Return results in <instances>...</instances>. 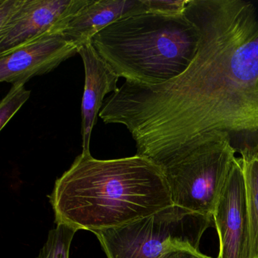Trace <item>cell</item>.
<instances>
[{
    "label": "cell",
    "mask_w": 258,
    "mask_h": 258,
    "mask_svg": "<svg viewBox=\"0 0 258 258\" xmlns=\"http://www.w3.org/2000/svg\"><path fill=\"white\" fill-rule=\"evenodd\" d=\"M77 232L68 225H57L56 228L49 231L37 258H69L71 244Z\"/></svg>",
    "instance_id": "12"
},
{
    "label": "cell",
    "mask_w": 258,
    "mask_h": 258,
    "mask_svg": "<svg viewBox=\"0 0 258 258\" xmlns=\"http://www.w3.org/2000/svg\"><path fill=\"white\" fill-rule=\"evenodd\" d=\"M147 11L166 16L179 17L185 15L188 0H143Z\"/></svg>",
    "instance_id": "14"
},
{
    "label": "cell",
    "mask_w": 258,
    "mask_h": 258,
    "mask_svg": "<svg viewBox=\"0 0 258 258\" xmlns=\"http://www.w3.org/2000/svg\"><path fill=\"white\" fill-rule=\"evenodd\" d=\"M24 83H15L0 103V130L2 131L13 116L29 99L31 91L25 89Z\"/></svg>",
    "instance_id": "13"
},
{
    "label": "cell",
    "mask_w": 258,
    "mask_h": 258,
    "mask_svg": "<svg viewBox=\"0 0 258 258\" xmlns=\"http://www.w3.org/2000/svg\"><path fill=\"white\" fill-rule=\"evenodd\" d=\"M212 219L173 205L119 227L93 232L107 258H166L199 250Z\"/></svg>",
    "instance_id": "4"
},
{
    "label": "cell",
    "mask_w": 258,
    "mask_h": 258,
    "mask_svg": "<svg viewBox=\"0 0 258 258\" xmlns=\"http://www.w3.org/2000/svg\"><path fill=\"white\" fill-rule=\"evenodd\" d=\"M236 153L228 134L220 133L161 166L173 205L213 220Z\"/></svg>",
    "instance_id": "5"
},
{
    "label": "cell",
    "mask_w": 258,
    "mask_h": 258,
    "mask_svg": "<svg viewBox=\"0 0 258 258\" xmlns=\"http://www.w3.org/2000/svg\"><path fill=\"white\" fill-rule=\"evenodd\" d=\"M86 0H0V53L52 29Z\"/></svg>",
    "instance_id": "6"
},
{
    "label": "cell",
    "mask_w": 258,
    "mask_h": 258,
    "mask_svg": "<svg viewBox=\"0 0 258 258\" xmlns=\"http://www.w3.org/2000/svg\"><path fill=\"white\" fill-rule=\"evenodd\" d=\"M166 258H212L204 254L199 250H181L171 253Z\"/></svg>",
    "instance_id": "15"
},
{
    "label": "cell",
    "mask_w": 258,
    "mask_h": 258,
    "mask_svg": "<svg viewBox=\"0 0 258 258\" xmlns=\"http://www.w3.org/2000/svg\"><path fill=\"white\" fill-rule=\"evenodd\" d=\"M79 47L61 31L52 29L14 48L0 53V81L24 83L46 75L63 61L75 56Z\"/></svg>",
    "instance_id": "8"
},
{
    "label": "cell",
    "mask_w": 258,
    "mask_h": 258,
    "mask_svg": "<svg viewBox=\"0 0 258 258\" xmlns=\"http://www.w3.org/2000/svg\"><path fill=\"white\" fill-rule=\"evenodd\" d=\"M85 71V84L81 105V135L83 152H90L93 127L103 106L105 96L118 89L120 77L99 55L91 42L83 45L78 52Z\"/></svg>",
    "instance_id": "9"
},
{
    "label": "cell",
    "mask_w": 258,
    "mask_h": 258,
    "mask_svg": "<svg viewBox=\"0 0 258 258\" xmlns=\"http://www.w3.org/2000/svg\"><path fill=\"white\" fill-rule=\"evenodd\" d=\"M219 237L217 258H249L250 235L245 185L240 157H235L213 213Z\"/></svg>",
    "instance_id": "7"
},
{
    "label": "cell",
    "mask_w": 258,
    "mask_h": 258,
    "mask_svg": "<svg viewBox=\"0 0 258 258\" xmlns=\"http://www.w3.org/2000/svg\"><path fill=\"white\" fill-rule=\"evenodd\" d=\"M143 11H147L143 0H86L83 7L66 18L58 28L80 49L120 18Z\"/></svg>",
    "instance_id": "10"
},
{
    "label": "cell",
    "mask_w": 258,
    "mask_h": 258,
    "mask_svg": "<svg viewBox=\"0 0 258 258\" xmlns=\"http://www.w3.org/2000/svg\"><path fill=\"white\" fill-rule=\"evenodd\" d=\"M49 199L56 225L93 233L174 205L161 167L137 154L99 160L82 152L56 179Z\"/></svg>",
    "instance_id": "2"
},
{
    "label": "cell",
    "mask_w": 258,
    "mask_h": 258,
    "mask_svg": "<svg viewBox=\"0 0 258 258\" xmlns=\"http://www.w3.org/2000/svg\"><path fill=\"white\" fill-rule=\"evenodd\" d=\"M200 37L199 27L186 11L179 17L143 11L113 22L91 43L120 78L158 85L186 70Z\"/></svg>",
    "instance_id": "3"
},
{
    "label": "cell",
    "mask_w": 258,
    "mask_h": 258,
    "mask_svg": "<svg viewBox=\"0 0 258 258\" xmlns=\"http://www.w3.org/2000/svg\"><path fill=\"white\" fill-rule=\"evenodd\" d=\"M245 185L250 235V256L258 258V149L239 152Z\"/></svg>",
    "instance_id": "11"
},
{
    "label": "cell",
    "mask_w": 258,
    "mask_h": 258,
    "mask_svg": "<svg viewBox=\"0 0 258 258\" xmlns=\"http://www.w3.org/2000/svg\"><path fill=\"white\" fill-rule=\"evenodd\" d=\"M201 32L185 72L158 85L126 81L99 117L124 125L137 155L162 166L226 133L237 153L258 149V13L244 0H188Z\"/></svg>",
    "instance_id": "1"
}]
</instances>
